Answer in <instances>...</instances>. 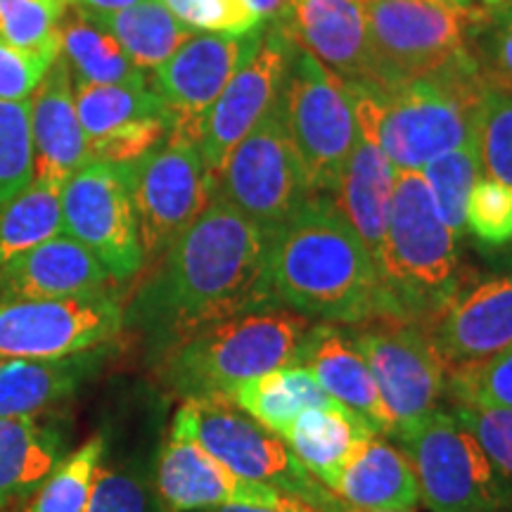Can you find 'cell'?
<instances>
[{
    "instance_id": "1",
    "label": "cell",
    "mask_w": 512,
    "mask_h": 512,
    "mask_svg": "<svg viewBox=\"0 0 512 512\" xmlns=\"http://www.w3.org/2000/svg\"><path fill=\"white\" fill-rule=\"evenodd\" d=\"M268 233L221 195L155 261V271L124 309L157 363L209 325L273 306L268 290Z\"/></svg>"
},
{
    "instance_id": "2",
    "label": "cell",
    "mask_w": 512,
    "mask_h": 512,
    "mask_svg": "<svg viewBox=\"0 0 512 512\" xmlns=\"http://www.w3.org/2000/svg\"><path fill=\"white\" fill-rule=\"evenodd\" d=\"M273 306L320 323L358 325L387 316L380 273L330 195H311L268 235Z\"/></svg>"
},
{
    "instance_id": "3",
    "label": "cell",
    "mask_w": 512,
    "mask_h": 512,
    "mask_svg": "<svg viewBox=\"0 0 512 512\" xmlns=\"http://www.w3.org/2000/svg\"><path fill=\"white\" fill-rule=\"evenodd\" d=\"M484 86L467 53L425 79L389 91L363 86L349 91L361 136L373 140L396 171L420 174L432 159L477 138Z\"/></svg>"
},
{
    "instance_id": "4",
    "label": "cell",
    "mask_w": 512,
    "mask_h": 512,
    "mask_svg": "<svg viewBox=\"0 0 512 512\" xmlns=\"http://www.w3.org/2000/svg\"><path fill=\"white\" fill-rule=\"evenodd\" d=\"M377 273L387 318L425 330L432 328L463 290L458 235L441 221L420 174L396 171Z\"/></svg>"
},
{
    "instance_id": "5",
    "label": "cell",
    "mask_w": 512,
    "mask_h": 512,
    "mask_svg": "<svg viewBox=\"0 0 512 512\" xmlns=\"http://www.w3.org/2000/svg\"><path fill=\"white\" fill-rule=\"evenodd\" d=\"M311 320L266 306L195 332L157 363L171 392L188 399H226L240 382L297 366Z\"/></svg>"
},
{
    "instance_id": "6",
    "label": "cell",
    "mask_w": 512,
    "mask_h": 512,
    "mask_svg": "<svg viewBox=\"0 0 512 512\" xmlns=\"http://www.w3.org/2000/svg\"><path fill=\"white\" fill-rule=\"evenodd\" d=\"M171 432L197 441L211 458L238 477L275 486L320 512H335L347 505L294 458L278 434L268 432L228 399L183 401L171 422Z\"/></svg>"
},
{
    "instance_id": "7",
    "label": "cell",
    "mask_w": 512,
    "mask_h": 512,
    "mask_svg": "<svg viewBox=\"0 0 512 512\" xmlns=\"http://www.w3.org/2000/svg\"><path fill=\"white\" fill-rule=\"evenodd\" d=\"M283 100L311 195L332 197L361 136L349 86L294 43Z\"/></svg>"
},
{
    "instance_id": "8",
    "label": "cell",
    "mask_w": 512,
    "mask_h": 512,
    "mask_svg": "<svg viewBox=\"0 0 512 512\" xmlns=\"http://www.w3.org/2000/svg\"><path fill=\"white\" fill-rule=\"evenodd\" d=\"M396 444L432 512H505L510 505L512 489L451 411L437 408Z\"/></svg>"
},
{
    "instance_id": "9",
    "label": "cell",
    "mask_w": 512,
    "mask_h": 512,
    "mask_svg": "<svg viewBox=\"0 0 512 512\" xmlns=\"http://www.w3.org/2000/svg\"><path fill=\"white\" fill-rule=\"evenodd\" d=\"M216 195L268 235L311 197L287 128L283 93L223 162Z\"/></svg>"
},
{
    "instance_id": "10",
    "label": "cell",
    "mask_w": 512,
    "mask_h": 512,
    "mask_svg": "<svg viewBox=\"0 0 512 512\" xmlns=\"http://www.w3.org/2000/svg\"><path fill=\"white\" fill-rule=\"evenodd\" d=\"M477 12L441 0H368L375 91L425 79L470 53Z\"/></svg>"
},
{
    "instance_id": "11",
    "label": "cell",
    "mask_w": 512,
    "mask_h": 512,
    "mask_svg": "<svg viewBox=\"0 0 512 512\" xmlns=\"http://www.w3.org/2000/svg\"><path fill=\"white\" fill-rule=\"evenodd\" d=\"M126 166L145 264H155L200 219L216 195V181L204 166L197 140L171 131Z\"/></svg>"
},
{
    "instance_id": "12",
    "label": "cell",
    "mask_w": 512,
    "mask_h": 512,
    "mask_svg": "<svg viewBox=\"0 0 512 512\" xmlns=\"http://www.w3.org/2000/svg\"><path fill=\"white\" fill-rule=\"evenodd\" d=\"M351 344L368 363L377 392L392 415L401 439L439 408L446 394V368L425 328L399 318H375L347 332Z\"/></svg>"
},
{
    "instance_id": "13",
    "label": "cell",
    "mask_w": 512,
    "mask_h": 512,
    "mask_svg": "<svg viewBox=\"0 0 512 512\" xmlns=\"http://www.w3.org/2000/svg\"><path fill=\"white\" fill-rule=\"evenodd\" d=\"M62 230L126 283L145 266L128 166L91 159L62 185Z\"/></svg>"
},
{
    "instance_id": "14",
    "label": "cell",
    "mask_w": 512,
    "mask_h": 512,
    "mask_svg": "<svg viewBox=\"0 0 512 512\" xmlns=\"http://www.w3.org/2000/svg\"><path fill=\"white\" fill-rule=\"evenodd\" d=\"M124 330V306L110 287L55 299L0 302V356L62 358L105 347Z\"/></svg>"
},
{
    "instance_id": "15",
    "label": "cell",
    "mask_w": 512,
    "mask_h": 512,
    "mask_svg": "<svg viewBox=\"0 0 512 512\" xmlns=\"http://www.w3.org/2000/svg\"><path fill=\"white\" fill-rule=\"evenodd\" d=\"M292 50L294 38L290 31L283 24L264 22V31L252 55L240 64L219 100L211 105L197 145L214 181L235 145L266 117L283 93Z\"/></svg>"
},
{
    "instance_id": "16",
    "label": "cell",
    "mask_w": 512,
    "mask_h": 512,
    "mask_svg": "<svg viewBox=\"0 0 512 512\" xmlns=\"http://www.w3.org/2000/svg\"><path fill=\"white\" fill-rule=\"evenodd\" d=\"M159 512H197L219 505H261L280 512H320L302 498L275 486L249 482L211 458L185 434L171 432L155 463Z\"/></svg>"
},
{
    "instance_id": "17",
    "label": "cell",
    "mask_w": 512,
    "mask_h": 512,
    "mask_svg": "<svg viewBox=\"0 0 512 512\" xmlns=\"http://www.w3.org/2000/svg\"><path fill=\"white\" fill-rule=\"evenodd\" d=\"M261 31L245 36L192 34L174 55L152 72V91L169 114V131L200 140L202 124L223 88L252 55Z\"/></svg>"
},
{
    "instance_id": "18",
    "label": "cell",
    "mask_w": 512,
    "mask_h": 512,
    "mask_svg": "<svg viewBox=\"0 0 512 512\" xmlns=\"http://www.w3.org/2000/svg\"><path fill=\"white\" fill-rule=\"evenodd\" d=\"M427 335L446 370L482 363L512 347V273L463 287Z\"/></svg>"
},
{
    "instance_id": "19",
    "label": "cell",
    "mask_w": 512,
    "mask_h": 512,
    "mask_svg": "<svg viewBox=\"0 0 512 512\" xmlns=\"http://www.w3.org/2000/svg\"><path fill=\"white\" fill-rule=\"evenodd\" d=\"M285 29L344 83L375 88L368 0H292Z\"/></svg>"
},
{
    "instance_id": "20",
    "label": "cell",
    "mask_w": 512,
    "mask_h": 512,
    "mask_svg": "<svg viewBox=\"0 0 512 512\" xmlns=\"http://www.w3.org/2000/svg\"><path fill=\"white\" fill-rule=\"evenodd\" d=\"M34 178L64 185L83 164L91 162L88 140L76 114L74 79L62 55L53 62L29 100Z\"/></svg>"
},
{
    "instance_id": "21",
    "label": "cell",
    "mask_w": 512,
    "mask_h": 512,
    "mask_svg": "<svg viewBox=\"0 0 512 512\" xmlns=\"http://www.w3.org/2000/svg\"><path fill=\"white\" fill-rule=\"evenodd\" d=\"M110 280L91 249L62 233L0 266V302L74 297L107 290Z\"/></svg>"
},
{
    "instance_id": "22",
    "label": "cell",
    "mask_w": 512,
    "mask_h": 512,
    "mask_svg": "<svg viewBox=\"0 0 512 512\" xmlns=\"http://www.w3.org/2000/svg\"><path fill=\"white\" fill-rule=\"evenodd\" d=\"M297 366L309 368L330 399L354 411L377 434L392 437V415L377 392L368 363L351 344L347 330L332 323H313L304 339Z\"/></svg>"
},
{
    "instance_id": "23",
    "label": "cell",
    "mask_w": 512,
    "mask_h": 512,
    "mask_svg": "<svg viewBox=\"0 0 512 512\" xmlns=\"http://www.w3.org/2000/svg\"><path fill=\"white\" fill-rule=\"evenodd\" d=\"M112 347L62 358H15L0 368V418H41L74 399L107 358Z\"/></svg>"
},
{
    "instance_id": "24",
    "label": "cell",
    "mask_w": 512,
    "mask_h": 512,
    "mask_svg": "<svg viewBox=\"0 0 512 512\" xmlns=\"http://www.w3.org/2000/svg\"><path fill=\"white\" fill-rule=\"evenodd\" d=\"M328 489L358 510H413L420 501L411 463L401 448L380 439V434L351 448Z\"/></svg>"
},
{
    "instance_id": "25",
    "label": "cell",
    "mask_w": 512,
    "mask_h": 512,
    "mask_svg": "<svg viewBox=\"0 0 512 512\" xmlns=\"http://www.w3.org/2000/svg\"><path fill=\"white\" fill-rule=\"evenodd\" d=\"M394 178L396 169L389 164L380 147L370 138L358 136L354 152H351L335 195H332L344 219L351 223L368 254L373 256L375 266L389 226Z\"/></svg>"
},
{
    "instance_id": "26",
    "label": "cell",
    "mask_w": 512,
    "mask_h": 512,
    "mask_svg": "<svg viewBox=\"0 0 512 512\" xmlns=\"http://www.w3.org/2000/svg\"><path fill=\"white\" fill-rule=\"evenodd\" d=\"M67 441L57 420L0 418V510L41 489L67 456Z\"/></svg>"
},
{
    "instance_id": "27",
    "label": "cell",
    "mask_w": 512,
    "mask_h": 512,
    "mask_svg": "<svg viewBox=\"0 0 512 512\" xmlns=\"http://www.w3.org/2000/svg\"><path fill=\"white\" fill-rule=\"evenodd\" d=\"M375 430L342 403L309 408L287 427L283 439L294 458L325 486L344 465V460L361 439L375 437ZM382 437V434H380Z\"/></svg>"
},
{
    "instance_id": "28",
    "label": "cell",
    "mask_w": 512,
    "mask_h": 512,
    "mask_svg": "<svg viewBox=\"0 0 512 512\" xmlns=\"http://www.w3.org/2000/svg\"><path fill=\"white\" fill-rule=\"evenodd\" d=\"M226 399L278 437H283L287 427L309 408L337 403L304 366L278 368L254 380L240 382L238 387L230 389Z\"/></svg>"
},
{
    "instance_id": "29",
    "label": "cell",
    "mask_w": 512,
    "mask_h": 512,
    "mask_svg": "<svg viewBox=\"0 0 512 512\" xmlns=\"http://www.w3.org/2000/svg\"><path fill=\"white\" fill-rule=\"evenodd\" d=\"M86 12V10H81ZM98 27L124 48L140 72H155L185 41L192 31L164 8L162 0H140L117 12H86Z\"/></svg>"
},
{
    "instance_id": "30",
    "label": "cell",
    "mask_w": 512,
    "mask_h": 512,
    "mask_svg": "<svg viewBox=\"0 0 512 512\" xmlns=\"http://www.w3.org/2000/svg\"><path fill=\"white\" fill-rule=\"evenodd\" d=\"M60 55L67 62L76 83L93 86H143L145 72L128 60L105 29L98 27L86 12L74 8L64 17L60 29Z\"/></svg>"
},
{
    "instance_id": "31",
    "label": "cell",
    "mask_w": 512,
    "mask_h": 512,
    "mask_svg": "<svg viewBox=\"0 0 512 512\" xmlns=\"http://www.w3.org/2000/svg\"><path fill=\"white\" fill-rule=\"evenodd\" d=\"M76 114L88 145L140 124L147 119H169L159 95L150 83L143 86H93L74 81Z\"/></svg>"
},
{
    "instance_id": "32",
    "label": "cell",
    "mask_w": 512,
    "mask_h": 512,
    "mask_svg": "<svg viewBox=\"0 0 512 512\" xmlns=\"http://www.w3.org/2000/svg\"><path fill=\"white\" fill-rule=\"evenodd\" d=\"M62 233V185L34 178L0 207V266Z\"/></svg>"
},
{
    "instance_id": "33",
    "label": "cell",
    "mask_w": 512,
    "mask_h": 512,
    "mask_svg": "<svg viewBox=\"0 0 512 512\" xmlns=\"http://www.w3.org/2000/svg\"><path fill=\"white\" fill-rule=\"evenodd\" d=\"M83 512H159L152 458H114L105 448Z\"/></svg>"
},
{
    "instance_id": "34",
    "label": "cell",
    "mask_w": 512,
    "mask_h": 512,
    "mask_svg": "<svg viewBox=\"0 0 512 512\" xmlns=\"http://www.w3.org/2000/svg\"><path fill=\"white\" fill-rule=\"evenodd\" d=\"M420 176L425 178L427 188H430L432 202L441 221L460 238V233L465 230L467 197H470L479 178L484 176L477 152V138L432 159L420 171Z\"/></svg>"
},
{
    "instance_id": "35",
    "label": "cell",
    "mask_w": 512,
    "mask_h": 512,
    "mask_svg": "<svg viewBox=\"0 0 512 512\" xmlns=\"http://www.w3.org/2000/svg\"><path fill=\"white\" fill-rule=\"evenodd\" d=\"M107 439L102 434H95L81 444L76 451L67 453L62 463L55 467V472L41 489L34 494L27 512H83L91 496V486L98 472L100 460L105 456Z\"/></svg>"
},
{
    "instance_id": "36",
    "label": "cell",
    "mask_w": 512,
    "mask_h": 512,
    "mask_svg": "<svg viewBox=\"0 0 512 512\" xmlns=\"http://www.w3.org/2000/svg\"><path fill=\"white\" fill-rule=\"evenodd\" d=\"M69 8V0H0V38L15 48L57 57Z\"/></svg>"
},
{
    "instance_id": "37",
    "label": "cell",
    "mask_w": 512,
    "mask_h": 512,
    "mask_svg": "<svg viewBox=\"0 0 512 512\" xmlns=\"http://www.w3.org/2000/svg\"><path fill=\"white\" fill-rule=\"evenodd\" d=\"M467 48L489 86L512 91V0H491L477 12Z\"/></svg>"
},
{
    "instance_id": "38",
    "label": "cell",
    "mask_w": 512,
    "mask_h": 512,
    "mask_svg": "<svg viewBox=\"0 0 512 512\" xmlns=\"http://www.w3.org/2000/svg\"><path fill=\"white\" fill-rule=\"evenodd\" d=\"M477 152L484 176L512 185V91L508 88L484 86L477 112Z\"/></svg>"
},
{
    "instance_id": "39",
    "label": "cell",
    "mask_w": 512,
    "mask_h": 512,
    "mask_svg": "<svg viewBox=\"0 0 512 512\" xmlns=\"http://www.w3.org/2000/svg\"><path fill=\"white\" fill-rule=\"evenodd\" d=\"M34 181L29 100H0V207Z\"/></svg>"
},
{
    "instance_id": "40",
    "label": "cell",
    "mask_w": 512,
    "mask_h": 512,
    "mask_svg": "<svg viewBox=\"0 0 512 512\" xmlns=\"http://www.w3.org/2000/svg\"><path fill=\"white\" fill-rule=\"evenodd\" d=\"M446 396L451 403L512 411V347L482 363L446 370Z\"/></svg>"
},
{
    "instance_id": "41",
    "label": "cell",
    "mask_w": 512,
    "mask_h": 512,
    "mask_svg": "<svg viewBox=\"0 0 512 512\" xmlns=\"http://www.w3.org/2000/svg\"><path fill=\"white\" fill-rule=\"evenodd\" d=\"M465 228L486 247L512 242V185L482 176L467 197Z\"/></svg>"
},
{
    "instance_id": "42",
    "label": "cell",
    "mask_w": 512,
    "mask_h": 512,
    "mask_svg": "<svg viewBox=\"0 0 512 512\" xmlns=\"http://www.w3.org/2000/svg\"><path fill=\"white\" fill-rule=\"evenodd\" d=\"M164 8L190 31L245 36L259 29L261 19L247 0H162Z\"/></svg>"
},
{
    "instance_id": "43",
    "label": "cell",
    "mask_w": 512,
    "mask_h": 512,
    "mask_svg": "<svg viewBox=\"0 0 512 512\" xmlns=\"http://www.w3.org/2000/svg\"><path fill=\"white\" fill-rule=\"evenodd\" d=\"M453 418H456L472 437L479 441L484 453L494 463L496 472L512 489V411L510 408L491 406H465L451 403Z\"/></svg>"
},
{
    "instance_id": "44",
    "label": "cell",
    "mask_w": 512,
    "mask_h": 512,
    "mask_svg": "<svg viewBox=\"0 0 512 512\" xmlns=\"http://www.w3.org/2000/svg\"><path fill=\"white\" fill-rule=\"evenodd\" d=\"M57 57L15 48L0 38V100H31L38 83L43 81Z\"/></svg>"
},
{
    "instance_id": "45",
    "label": "cell",
    "mask_w": 512,
    "mask_h": 512,
    "mask_svg": "<svg viewBox=\"0 0 512 512\" xmlns=\"http://www.w3.org/2000/svg\"><path fill=\"white\" fill-rule=\"evenodd\" d=\"M247 5L259 15L261 22L283 24L285 27L287 17H290L292 0H247Z\"/></svg>"
},
{
    "instance_id": "46",
    "label": "cell",
    "mask_w": 512,
    "mask_h": 512,
    "mask_svg": "<svg viewBox=\"0 0 512 512\" xmlns=\"http://www.w3.org/2000/svg\"><path fill=\"white\" fill-rule=\"evenodd\" d=\"M69 3L86 12H117L131 8V5L140 3V0H69Z\"/></svg>"
},
{
    "instance_id": "47",
    "label": "cell",
    "mask_w": 512,
    "mask_h": 512,
    "mask_svg": "<svg viewBox=\"0 0 512 512\" xmlns=\"http://www.w3.org/2000/svg\"><path fill=\"white\" fill-rule=\"evenodd\" d=\"M207 512H280V510L261 508V505H219V508H209Z\"/></svg>"
},
{
    "instance_id": "48",
    "label": "cell",
    "mask_w": 512,
    "mask_h": 512,
    "mask_svg": "<svg viewBox=\"0 0 512 512\" xmlns=\"http://www.w3.org/2000/svg\"><path fill=\"white\" fill-rule=\"evenodd\" d=\"M441 3H448V5H453V8H460L467 12H477V10L486 8L491 0H441Z\"/></svg>"
},
{
    "instance_id": "49",
    "label": "cell",
    "mask_w": 512,
    "mask_h": 512,
    "mask_svg": "<svg viewBox=\"0 0 512 512\" xmlns=\"http://www.w3.org/2000/svg\"><path fill=\"white\" fill-rule=\"evenodd\" d=\"M335 512H413V510H358V508H349V505H342V508Z\"/></svg>"
},
{
    "instance_id": "50",
    "label": "cell",
    "mask_w": 512,
    "mask_h": 512,
    "mask_svg": "<svg viewBox=\"0 0 512 512\" xmlns=\"http://www.w3.org/2000/svg\"><path fill=\"white\" fill-rule=\"evenodd\" d=\"M5 363H8V358H3V356H0V368H3Z\"/></svg>"
}]
</instances>
